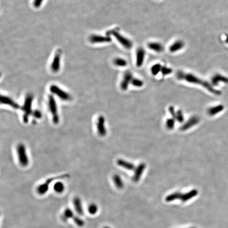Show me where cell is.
<instances>
[{"instance_id":"cell-1","label":"cell","mask_w":228,"mask_h":228,"mask_svg":"<svg viewBox=\"0 0 228 228\" xmlns=\"http://www.w3.org/2000/svg\"><path fill=\"white\" fill-rule=\"evenodd\" d=\"M176 77L180 80H184L187 82L193 84H200L208 89L209 91L212 92L213 94L219 95L220 94L219 91L215 90L208 82L202 80L192 73H184L183 71H178L176 74Z\"/></svg>"},{"instance_id":"cell-2","label":"cell","mask_w":228,"mask_h":228,"mask_svg":"<svg viewBox=\"0 0 228 228\" xmlns=\"http://www.w3.org/2000/svg\"><path fill=\"white\" fill-rule=\"evenodd\" d=\"M33 101V96L32 94H29L25 97L24 104L22 108L23 112V121L24 123H28L29 117L32 115V104Z\"/></svg>"},{"instance_id":"cell-3","label":"cell","mask_w":228,"mask_h":228,"mask_svg":"<svg viewBox=\"0 0 228 228\" xmlns=\"http://www.w3.org/2000/svg\"><path fill=\"white\" fill-rule=\"evenodd\" d=\"M48 107L50 111L53 123L55 125H57L59 123L60 117L58 110L57 102L55 99L54 96L50 95L48 98Z\"/></svg>"},{"instance_id":"cell-4","label":"cell","mask_w":228,"mask_h":228,"mask_svg":"<svg viewBox=\"0 0 228 228\" xmlns=\"http://www.w3.org/2000/svg\"><path fill=\"white\" fill-rule=\"evenodd\" d=\"M16 150L19 162L21 166L27 167L29 164V160L25 145L22 143H20L16 146Z\"/></svg>"},{"instance_id":"cell-5","label":"cell","mask_w":228,"mask_h":228,"mask_svg":"<svg viewBox=\"0 0 228 228\" xmlns=\"http://www.w3.org/2000/svg\"><path fill=\"white\" fill-rule=\"evenodd\" d=\"M69 177L68 174H65L57 176L56 177L49 178L45 181V182L39 185L37 189V191L38 194L40 195H44L48 191V190L49 188V185L51 183L55 181V180H59V179H63V178H67Z\"/></svg>"},{"instance_id":"cell-6","label":"cell","mask_w":228,"mask_h":228,"mask_svg":"<svg viewBox=\"0 0 228 228\" xmlns=\"http://www.w3.org/2000/svg\"><path fill=\"white\" fill-rule=\"evenodd\" d=\"M108 34L114 36L116 39L119 43L121 45L123 46L124 48L127 49H130L132 48L133 43L130 39L124 37L122 34L116 30H112L108 32Z\"/></svg>"},{"instance_id":"cell-7","label":"cell","mask_w":228,"mask_h":228,"mask_svg":"<svg viewBox=\"0 0 228 228\" xmlns=\"http://www.w3.org/2000/svg\"><path fill=\"white\" fill-rule=\"evenodd\" d=\"M50 91L53 95L57 96L62 101H70L71 98L69 94L56 84H53L51 86Z\"/></svg>"},{"instance_id":"cell-8","label":"cell","mask_w":228,"mask_h":228,"mask_svg":"<svg viewBox=\"0 0 228 228\" xmlns=\"http://www.w3.org/2000/svg\"><path fill=\"white\" fill-rule=\"evenodd\" d=\"M96 128L98 135L101 137H104L107 134V130L105 127V118L103 115L98 117L96 121Z\"/></svg>"},{"instance_id":"cell-9","label":"cell","mask_w":228,"mask_h":228,"mask_svg":"<svg viewBox=\"0 0 228 228\" xmlns=\"http://www.w3.org/2000/svg\"><path fill=\"white\" fill-rule=\"evenodd\" d=\"M89 41L92 44H103L108 43L112 41L111 38L107 36H101L99 34H93L89 38Z\"/></svg>"},{"instance_id":"cell-10","label":"cell","mask_w":228,"mask_h":228,"mask_svg":"<svg viewBox=\"0 0 228 228\" xmlns=\"http://www.w3.org/2000/svg\"><path fill=\"white\" fill-rule=\"evenodd\" d=\"M61 50H58L55 53L53 58L52 64L51 65V70L53 73H58L60 70L61 65Z\"/></svg>"},{"instance_id":"cell-11","label":"cell","mask_w":228,"mask_h":228,"mask_svg":"<svg viewBox=\"0 0 228 228\" xmlns=\"http://www.w3.org/2000/svg\"><path fill=\"white\" fill-rule=\"evenodd\" d=\"M133 78L132 73L130 71H126L124 74L123 78L121 82V88L123 90H127L130 83L132 82Z\"/></svg>"},{"instance_id":"cell-12","label":"cell","mask_w":228,"mask_h":228,"mask_svg":"<svg viewBox=\"0 0 228 228\" xmlns=\"http://www.w3.org/2000/svg\"><path fill=\"white\" fill-rule=\"evenodd\" d=\"M1 103L2 105H7L15 110L20 108V106L14 101L11 98L7 96L2 95L1 96Z\"/></svg>"},{"instance_id":"cell-13","label":"cell","mask_w":228,"mask_h":228,"mask_svg":"<svg viewBox=\"0 0 228 228\" xmlns=\"http://www.w3.org/2000/svg\"><path fill=\"white\" fill-rule=\"evenodd\" d=\"M199 121H200V118L196 116L192 117L185 123L184 124L181 126L180 130L182 131L187 130L188 129L192 127V126L198 124L199 123Z\"/></svg>"},{"instance_id":"cell-14","label":"cell","mask_w":228,"mask_h":228,"mask_svg":"<svg viewBox=\"0 0 228 228\" xmlns=\"http://www.w3.org/2000/svg\"><path fill=\"white\" fill-rule=\"evenodd\" d=\"M145 57V51L143 48L138 49L136 56V64L137 67H141L143 64Z\"/></svg>"},{"instance_id":"cell-15","label":"cell","mask_w":228,"mask_h":228,"mask_svg":"<svg viewBox=\"0 0 228 228\" xmlns=\"http://www.w3.org/2000/svg\"><path fill=\"white\" fill-rule=\"evenodd\" d=\"M146 165L145 163H141L135 170L134 175L133 176V180L135 182H138L141 179L143 171L145 169Z\"/></svg>"},{"instance_id":"cell-16","label":"cell","mask_w":228,"mask_h":228,"mask_svg":"<svg viewBox=\"0 0 228 228\" xmlns=\"http://www.w3.org/2000/svg\"><path fill=\"white\" fill-rule=\"evenodd\" d=\"M198 194V191L196 189H193L191 191L188 192L186 193L182 194L181 195L180 200L182 201L183 202H187L190 200H191L193 198L196 196Z\"/></svg>"},{"instance_id":"cell-17","label":"cell","mask_w":228,"mask_h":228,"mask_svg":"<svg viewBox=\"0 0 228 228\" xmlns=\"http://www.w3.org/2000/svg\"><path fill=\"white\" fill-rule=\"evenodd\" d=\"M147 47L156 53H162L164 50L163 46L158 42H151L147 44Z\"/></svg>"},{"instance_id":"cell-18","label":"cell","mask_w":228,"mask_h":228,"mask_svg":"<svg viewBox=\"0 0 228 228\" xmlns=\"http://www.w3.org/2000/svg\"><path fill=\"white\" fill-rule=\"evenodd\" d=\"M184 47V42L181 40H178L171 44L169 48V50L171 53H176L182 49Z\"/></svg>"},{"instance_id":"cell-19","label":"cell","mask_w":228,"mask_h":228,"mask_svg":"<svg viewBox=\"0 0 228 228\" xmlns=\"http://www.w3.org/2000/svg\"><path fill=\"white\" fill-rule=\"evenodd\" d=\"M117 164L119 166V167H122L123 168L128 170H130L133 171L135 170V167L134 165L130 163V162L125 161V160H122V159H119L117 161Z\"/></svg>"},{"instance_id":"cell-20","label":"cell","mask_w":228,"mask_h":228,"mask_svg":"<svg viewBox=\"0 0 228 228\" xmlns=\"http://www.w3.org/2000/svg\"><path fill=\"white\" fill-rule=\"evenodd\" d=\"M73 204H74V207L75 208L76 212H77L79 215H83L84 211H83L82 202L81 201V199L78 197L75 198L73 200Z\"/></svg>"},{"instance_id":"cell-21","label":"cell","mask_w":228,"mask_h":228,"mask_svg":"<svg viewBox=\"0 0 228 228\" xmlns=\"http://www.w3.org/2000/svg\"><path fill=\"white\" fill-rule=\"evenodd\" d=\"M113 182H114L115 186L118 189H121L123 188L124 184L123 181L121 180L120 176L117 175V174L114 175L113 177Z\"/></svg>"},{"instance_id":"cell-22","label":"cell","mask_w":228,"mask_h":228,"mask_svg":"<svg viewBox=\"0 0 228 228\" xmlns=\"http://www.w3.org/2000/svg\"><path fill=\"white\" fill-rule=\"evenodd\" d=\"M74 218V214L72 210L67 208L64 210L63 215H62V219L64 221H67L69 219H71Z\"/></svg>"},{"instance_id":"cell-23","label":"cell","mask_w":228,"mask_h":228,"mask_svg":"<svg viewBox=\"0 0 228 228\" xmlns=\"http://www.w3.org/2000/svg\"><path fill=\"white\" fill-rule=\"evenodd\" d=\"M181 195H182V193L179 192H175L167 196L165 198V201L169 202L175 201L176 200H180Z\"/></svg>"},{"instance_id":"cell-24","label":"cell","mask_w":228,"mask_h":228,"mask_svg":"<svg viewBox=\"0 0 228 228\" xmlns=\"http://www.w3.org/2000/svg\"><path fill=\"white\" fill-rule=\"evenodd\" d=\"M114 64L117 67H124L127 65V61L121 58H116L114 60Z\"/></svg>"},{"instance_id":"cell-25","label":"cell","mask_w":228,"mask_h":228,"mask_svg":"<svg viewBox=\"0 0 228 228\" xmlns=\"http://www.w3.org/2000/svg\"><path fill=\"white\" fill-rule=\"evenodd\" d=\"M64 185L61 182H57L53 186V190L58 193H61L64 190Z\"/></svg>"},{"instance_id":"cell-26","label":"cell","mask_w":228,"mask_h":228,"mask_svg":"<svg viewBox=\"0 0 228 228\" xmlns=\"http://www.w3.org/2000/svg\"><path fill=\"white\" fill-rule=\"evenodd\" d=\"M162 66L160 64H156L151 67V72L154 76L157 75L161 71Z\"/></svg>"},{"instance_id":"cell-27","label":"cell","mask_w":228,"mask_h":228,"mask_svg":"<svg viewBox=\"0 0 228 228\" xmlns=\"http://www.w3.org/2000/svg\"><path fill=\"white\" fill-rule=\"evenodd\" d=\"M223 108L224 107L222 106H218L217 107L211 108L208 110V113L211 116H213V115H215V114H217L218 113L221 112L222 110H223Z\"/></svg>"},{"instance_id":"cell-28","label":"cell","mask_w":228,"mask_h":228,"mask_svg":"<svg viewBox=\"0 0 228 228\" xmlns=\"http://www.w3.org/2000/svg\"><path fill=\"white\" fill-rule=\"evenodd\" d=\"M131 84L135 87H141L143 86L144 82L142 80L138 78H133L132 80Z\"/></svg>"},{"instance_id":"cell-29","label":"cell","mask_w":228,"mask_h":228,"mask_svg":"<svg viewBox=\"0 0 228 228\" xmlns=\"http://www.w3.org/2000/svg\"><path fill=\"white\" fill-rule=\"evenodd\" d=\"M98 211V207L96 204L93 203L89 205L88 207V212L91 215H95Z\"/></svg>"},{"instance_id":"cell-30","label":"cell","mask_w":228,"mask_h":228,"mask_svg":"<svg viewBox=\"0 0 228 228\" xmlns=\"http://www.w3.org/2000/svg\"><path fill=\"white\" fill-rule=\"evenodd\" d=\"M175 120L174 119L172 118H169L167 121V129H169L170 130H171L172 129H173L174 127V125H175Z\"/></svg>"},{"instance_id":"cell-31","label":"cell","mask_w":228,"mask_h":228,"mask_svg":"<svg viewBox=\"0 0 228 228\" xmlns=\"http://www.w3.org/2000/svg\"><path fill=\"white\" fill-rule=\"evenodd\" d=\"M184 116H183L182 110H178L176 112V120L178 121V122H179L180 123H182L184 121Z\"/></svg>"},{"instance_id":"cell-32","label":"cell","mask_w":228,"mask_h":228,"mask_svg":"<svg viewBox=\"0 0 228 228\" xmlns=\"http://www.w3.org/2000/svg\"><path fill=\"white\" fill-rule=\"evenodd\" d=\"M172 69L169 68V67H163L162 66V69H161V73H162V75L163 76H167L168 75L171 74L172 73Z\"/></svg>"},{"instance_id":"cell-33","label":"cell","mask_w":228,"mask_h":228,"mask_svg":"<svg viewBox=\"0 0 228 228\" xmlns=\"http://www.w3.org/2000/svg\"><path fill=\"white\" fill-rule=\"evenodd\" d=\"M73 220L77 226H79V227H82V226H84V221L80 218H79L78 217H74Z\"/></svg>"},{"instance_id":"cell-34","label":"cell","mask_w":228,"mask_h":228,"mask_svg":"<svg viewBox=\"0 0 228 228\" xmlns=\"http://www.w3.org/2000/svg\"><path fill=\"white\" fill-rule=\"evenodd\" d=\"M169 110L171 116H172V118L176 120V112L175 111V109L173 106H170L169 108Z\"/></svg>"},{"instance_id":"cell-35","label":"cell","mask_w":228,"mask_h":228,"mask_svg":"<svg viewBox=\"0 0 228 228\" xmlns=\"http://www.w3.org/2000/svg\"><path fill=\"white\" fill-rule=\"evenodd\" d=\"M44 1V0H34V2L33 3V5L34 7L39 8L40 7H41Z\"/></svg>"},{"instance_id":"cell-36","label":"cell","mask_w":228,"mask_h":228,"mask_svg":"<svg viewBox=\"0 0 228 228\" xmlns=\"http://www.w3.org/2000/svg\"><path fill=\"white\" fill-rule=\"evenodd\" d=\"M33 113V116L36 118L37 119H40L41 118V117H42V113H41V112L40 111V110H34V112L33 113Z\"/></svg>"},{"instance_id":"cell-37","label":"cell","mask_w":228,"mask_h":228,"mask_svg":"<svg viewBox=\"0 0 228 228\" xmlns=\"http://www.w3.org/2000/svg\"><path fill=\"white\" fill-rule=\"evenodd\" d=\"M104 228H110V227H105Z\"/></svg>"},{"instance_id":"cell-38","label":"cell","mask_w":228,"mask_h":228,"mask_svg":"<svg viewBox=\"0 0 228 228\" xmlns=\"http://www.w3.org/2000/svg\"><path fill=\"white\" fill-rule=\"evenodd\" d=\"M194 228V227H192V228Z\"/></svg>"}]
</instances>
